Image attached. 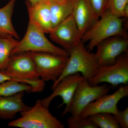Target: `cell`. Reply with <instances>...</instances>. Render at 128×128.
<instances>
[{
    "label": "cell",
    "instance_id": "obj_1",
    "mask_svg": "<svg viewBox=\"0 0 128 128\" xmlns=\"http://www.w3.org/2000/svg\"><path fill=\"white\" fill-rule=\"evenodd\" d=\"M126 19L114 16L108 9L84 34L81 41L84 43L88 42L87 50L90 52L98 44L111 37L119 35L128 38L124 27Z\"/></svg>",
    "mask_w": 128,
    "mask_h": 128
},
{
    "label": "cell",
    "instance_id": "obj_2",
    "mask_svg": "<svg viewBox=\"0 0 128 128\" xmlns=\"http://www.w3.org/2000/svg\"><path fill=\"white\" fill-rule=\"evenodd\" d=\"M0 72L31 86V92H42L45 83L40 78L28 52L11 56L5 68Z\"/></svg>",
    "mask_w": 128,
    "mask_h": 128
},
{
    "label": "cell",
    "instance_id": "obj_3",
    "mask_svg": "<svg viewBox=\"0 0 128 128\" xmlns=\"http://www.w3.org/2000/svg\"><path fill=\"white\" fill-rule=\"evenodd\" d=\"M45 33L35 22L29 20L24 37L19 41L12 52L11 55L26 52H40L57 55L69 56L63 48L53 44L45 35Z\"/></svg>",
    "mask_w": 128,
    "mask_h": 128
},
{
    "label": "cell",
    "instance_id": "obj_4",
    "mask_svg": "<svg viewBox=\"0 0 128 128\" xmlns=\"http://www.w3.org/2000/svg\"><path fill=\"white\" fill-rule=\"evenodd\" d=\"M68 60L62 74L53 83L52 89L62 78L66 76L81 73L83 77L88 80L96 76L98 68L95 54L88 51L84 43L81 41L69 52Z\"/></svg>",
    "mask_w": 128,
    "mask_h": 128
},
{
    "label": "cell",
    "instance_id": "obj_5",
    "mask_svg": "<svg viewBox=\"0 0 128 128\" xmlns=\"http://www.w3.org/2000/svg\"><path fill=\"white\" fill-rule=\"evenodd\" d=\"M21 116L8 124L10 127L20 128H64V125L53 116L49 108L40 100L27 110L21 112Z\"/></svg>",
    "mask_w": 128,
    "mask_h": 128
},
{
    "label": "cell",
    "instance_id": "obj_6",
    "mask_svg": "<svg viewBox=\"0 0 128 128\" xmlns=\"http://www.w3.org/2000/svg\"><path fill=\"white\" fill-rule=\"evenodd\" d=\"M111 86L106 84L92 86L88 80L84 78L78 85L70 104L67 109L64 110L61 116L68 113L72 116H80L82 111L89 104L108 94Z\"/></svg>",
    "mask_w": 128,
    "mask_h": 128
},
{
    "label": "cell",
    "instance_id": "obj_7",
    "mask_svg": "<svg viewBox=\"0 0 128 128\" xmlns=\"http://www.w3.org/2000/svg\"><path fill=\"white\" fill-rule=\"evenodd\" d=\"M28 52L40 78L44 82H56L62 74L68 60L69 56H65L40 52Z\"/></svg>",
    "mask_w": 128,
    "mask_h": 128
},
{
    "label": "cell",
    "instance_id": "obj_8",
    "mask_svg": "<svg viewBox=\"0 0 128 128\" xmlns=\"http://www.w3.org/2000/svg\"><path fill=\"white\" fill-rule=\"evenodd\" d=\"M88 81L92 86L107 82L112 86L128 84V52L121 54L114 64L98 66L97 73Z\"/></svg>",
    "mask_w": 128,
    "mask_h": 128
},
{
    "label": "cell",
    "instance_id": "obj_9",
    "mask_svg": "<svg viewBox=\"0 0 128 128\" xmlns=\"http://www.w3.org/2000/svg\"><path fill=\"white\" fill-rule=\"evenodd\" d=\"M95 58L98 66L114 64L121 54L128 52V38L115 36L104 40L98 44Z\"/></svg>",
    "mask_w": 128,
    "mask_h": 128
},
{
    "label": "cell",
    "instance_id": "obj_10",
    "mask_svg": "<svg viewBox=\"0 0 128 128\" xmlns=\"http://www.w3.org/2000/svg\"><path fill=\"white\" fill-rule=\"evenodd\" d=\"M128 96V85L121 86L112 94H105L88 105L80 116L87 118L99 113H108L114 115L118 111V104L120 100Z\"/></svg>",
    "mask_w": 128,
    "mask_h": 128
},
{
    "label": "cell",
    "instance_id": "obj_11",
    "mask_svg": "<svg viewBox=\"0 0 128 128\" xmlns=\"http://www.w3.org/2000/svg\"><path fill=\"white\" fill-rule=\"evenodd\" d=\"M51 39L69 53L80 41L78 28L72 14L53 28L49 34Z\"/></svg>",
    "mask_w": 128,
    "mask_h": 128
},
{
    "label": "cell",
    "instance_id": "obj_12",
    "mask_svg": "<svg viewBox=\"0 0 128 128\" xmlns=\"http://www.w3.org/2000/svg\"><path fill=\"white\" fill-rule=\"evenodd\" d=\"M84 78L80 73L65 76L52 89V93L50 96L40 100L41 104L49 108L53 99L57 96H60L62 98L63 102L58 107H61L65 104L66 108L64 110L67 109L71 102L78 85Z\"/></svg>",
    "mask_w": 128,
    "mask_h": 128
},
{
    "label": "cell",
    "instance_id": "obj_13",
    "mask_svg": "<svg viewBox=\"0 0 128 128\" xmlns=\"http://www.w3.org/2000/svg\"><path fill=\"white\" fill-rule=\"evenodd\" d=\"M72 15L78 28V38L81 41L84 34L98 20L89 0H72Z\"/></svg>",
    "mask_w": 128,
    "mask_h": 128
},
{
    "label": "cell",
    "instance_id": "obj_14",
    "mask_svg": "<svg viewBox=\"0 0 128 128\" xmlns=\"http://www.w3.org/2000/svg\"><path fill=\"white\" fill-rule=\"evenodd\" d=\"M50 3V0L36 4L26 1L29 20L35 22L47 34H49L53 28Z\"/></svg>",
    "mask_w": 128,
    "mask_h": 128
},
{
    "label": "cell",
    "instance_id": "obj_15",
    "mask_svg": "<svg viewBox=\"0 0 128 128\" xmlns=\"http://www.w3.org/2000/svg\"><path fill=\"white\" fill-rule=\"evenodd\" d=\"M24 92H18L9 96L0 97V118L5 120H12L18 113L30 108L24 102Z\"/></svg>",
    "mask_w": 128,
    "mask_h": 128
},
{
    "label": "cell",
    "instance_id": "obj_16",
    "mask_svg": "<svg viewBox=\"0 0 128 128\" xmlns=\"http://www.w3.org/2000/svg\"><path fill=\"white\" fill-rule=\"evenodd\" d=\"M17 0H10L4 6L0 8V36L10 37L20 40L14 28L12 17Z\"/></svg>",
    "mask_w": 128,
    "mask_h": 128
},
{
    "label": "cell",
    "instance_id": "obj_17",
    "mask_svg": "<svg viewBox=\"0 0 128 128\" xmlns=\"http://www.w3.org/2000/svg\"><path fill=\"white\" fill-rule=\"evenodd\" d=\"M50 9L53 28L72 14V0L63 2L50 0Z\"/></svg>",
    "mask_w": 128,
    "mask_h": 128
},
{
    "label": "cell",
    "instance_id": "obj_18",
    "mask_svg": "<svg viewBox=\"0 0 128 128\" xmlns=\"http://www.w3.org/2000/svg\"><path fill=\"white\" fill-rule=\"evenodd\" d=\"M18 41L12 37L0 36V71L5 68Z\"/></svg>",
    "mask_w": 128,
    "mask_h": 128
},
{
    "label": "cell",
    "instance_id": "obj_19",
    "mask_svg": "<svg viewBox=\"0 0 128 128\" xmlns=\"http://www.w3.org/2000/svg\"><path fill=\"white\" fill-rule=\"evenodd\" d=\"M31 86L14 80H10L0 83V97L9 96L22 92H31Z\"/></svg>",
    "mask_w": 128,
    "mask_h": 128
},
{
    "label": "cell",
    "instance_id": "obj_20",
    "mask_svg": "<svg viewBox=\"0 0 128 128\" xmlns=\"http://www.w3.org/2000/svg\"><path fill=\"white\" fill-rule=\"evenodd\" d=\"M88 118L92 121L98 128H118L113 114L108 113H99L90 115Z\"/></svg>",
    "mask_w": 128,
    "mask_h": 128
},
{
    "label": "cell",
    "instance_id": "obj_21",
    "mask_svg": "<svg viewBox=\"0 0 128 128\" xmlns=\"http://www.w3.org/2000/svg\"><path fill=\"white\" fill-rule=\"evenodd\" d=\"M67 123L69 128H98L88 118H82L80 116L69 117Z\"/></svg>",
    "mask_w": 128,
    "mask_h": 128
},
{
    "label": "cell",
    "instance_id": "obj_22",
    "mask_svg": "<svg viewBox=\"0 0 128 128\" xmlns=\"http://www.w3.org/2000/svg\"><path fill=\"white\" fill-rule=\"evenodd\" d=\"M128 5V0H108V9L114 16L124 18V9Z\"/></svg>",
    "mask_w": 128,
    "mask_h": 128
},
{
    "label": "cell",
    "instance_id": "obj_23",
    "mask_svg": "<svg viewBox=\"0 0 128 128\" xmlns=\"http://www.w3.org/2000/svg\"><path fill=\"white\" fill-rule=\"evenodd\" d=\"M96 16L99 18L108 9V0H89Z\"/></svg>",
    "mask_w": 128,
    "mask_h": 128
},
{
    "label": "cell",
    "instance_id": "obj_24",
    "mask_svg": "<svg viewBox=\"0 0 128 128\" xmlns=\"http://www.w3.org/2000/svg\"><path fill=\"white\" fill-rule=\"evenodd\" d=\"M120 127L128 128V107L124 111L118 110L116 114L114 115Z\"/></svg>",
    "mask_w": 128,
    "mask_h": 128
},
{
    "label": "cell",
    "instance_id": "obj_25",
    "mask_svg": "<svg viewBox=\"0 0 128 128\" xmlns=\"http://www.w3.org/2000/svg\"><path fill=\"white\" fill-rule=\"evenodd\" d=\"M7 80V76L0 72V83L6 81Z\"/></svg>",
    "mask_w": 128,
    "mask_h": 128
},
{
    "label": "cell",
    "instance_id": "obj_26",
    "mask_svg": "<svg viewBox=\"0 0 128 128\" xmlns=\"http://www.w3.org/2000/svg\"><path fill=\"white\" fill-rule=\"evenodd\" d=\"M48 0H27V1H28L32 4H37V3H39V2Z\"/></svg>",
    "mask_w": 128,
    "mask_h": 128
},
{
    "label": "cell",
    "instance_id": "obj_27",
    "mask_svg": "<svg viewBox=\"0 0 128 128\" xmlns=\"http://www.w3.org/2000/svg\"><path fill=\"white\" fill-rule=\"evenodd\" d=\"M54 0L58 2H63L64 1L66 0Z\"/></svg>",
    "mask_w": 128,
    "mask_h": 128
}]
</instances>
